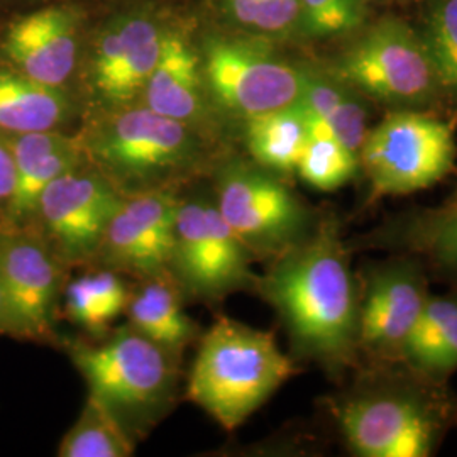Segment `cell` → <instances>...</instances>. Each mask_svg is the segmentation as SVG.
<instances>
[{
    "instance_id": "obj_8",
    "label": "cell",
    "mask_w": 457,
    "mask_h": 457,
    "mask_svg": "<svg viewBox=\"0 0 457 457\" xmlns=\"http://www.w3.org/2000/svg\"><path fill=\"white\" fill-rule=\"evenodd\" d=\"M253 262L213 198L181 196L170 277L183 296L212 303L241 290L254 292L258 275L253 271Z\"/></svg>"
},
{
    "instance_id": "obj_2",
    "label": "cell",
    "mask_w": 457,
    "mask_h": 457,
    "mask_svg": "<svg viewBox=\"0 0 457 457\" xmlns=\"http://www.w3.org/2000/svg\"><path fill=\"white\" fill-rule=\"evenodd\" d=\"M327 398L347 451L360 457H430L457 427V395L407 361L362 362Z\"/></svg>"
},
{
    "instance_id": "obj_9",
    "label": "cell",
    "mask_w": 457,
    "mask_h": 457,
    "mask_svg": "<svg viewBox=\"0 0 457 457\" xmlns=\"http://www.w3.org/2000/svg\"><path fill=\"white\" fill-rule=\"evenodd\" d=\"M356 278L360 364L403 360L410 334L430 295L424 262L411 254L390 253L364 262Z\"/></svg>"
},
{
    "instance_id": "obj_4",
    "label": "cell",
    "mask_w": 457,
    "mask_h": 457,
    "mask_svg": "<svg viewBox=\"0 0 457 457\" xmlns=\"http://www.w3.org/2000/svg\"><path fill=\"white\" fill-rule=\"evenodd\" d=\"M79 139L85 162L124 196L180 190L204 162L196 131L145 104L107 111Z\"/></svg>"
},
{
    "instance_id": "obj_12",
    "label": "cell",
    "mask_w": 457,
    "mask_h": 457,
    "mask_svg": "<svg viewBox=\"0 0 457 457\" xmlns=\"http://www.w3.org/2000/svg\"><path fill=\"white\" fill-rule=\"evenodd\" d=\"M122 198L111 181L85 162L49 183L31 228L68 270L92 264Z\"/></svg>"
},
{
    "instance_id": "obj_16",
    "label": "cell",
    "mask_w": 457,
    "mask_h": 457,
    "mask_svg": "<svg viewBox=\"0 0 457 457\" xmlns=\"http://www.w3.org/2000/svg\"><path fill=\"white\" fill-rule=\"evenodd\" d=\"M347 245L351 251L411 254L424 262L428 275L457 285V195L437 207L393 213Z\"/></svg>"
},
{
    "instance_id": "obj_23",
    "label": "cell",
    "mask_w": 457,
    "mask_h": 457,
    "mask_svg": "<svg viewBox=\"0 0 457 457\" xmlns=\"http://www.w3.org/2000/svg\"><path fill=\"white\" fill-rule=\"evenodd\" d=\"M403 361L442 381H449L456 373L457 290L428 295L405 345Z\"/></svg>"
},
{
    "instance_id": "obj_13",
    "label": "cell",
    "mask_w": 457,
    "mask_h": 457,
    "mask_svg": "<svg viewBox=\"0 0 457 457\" xmlns=\"http://www.w3.org/2000/svg\"><path fill=\"white\" fill-rule=\"evenodd\" d=\"M202 71L215 105L243 120L296 104L305 79L266 51L228 39L207 43Z\"/></svg>"
},
{
    "instance_id": "obj_5",
    "label": "cell",
    "mask_w": 457,
    "mask_h": 457,
    "mask_svg": "<svg viewBox=\"0 0 457 457\" xmlns=\"http://www.w3.org/2000/svg\"><path fill=\"white\" fill-rule=\"evenodd\" d=\"M66 353L97 396L137 439L171 407L179 361L134 327L111 330L100 343L66 341Z\"/></svg>"
},
{
    "instance_id": "obj_14",
    "label": "cell",
    "mask_w": 457,
    "mask_h": 457,
    "mask_svg": "<svg viewBox=\"0 0 457 457\" xmlns=\"http://www.w3.org/2000/svg\"><path fill=\"white\" fill-rule=\"evenodd\" d=\"M180 190L166 188L124 196L98 245L92 266L120 275H170Z\"/></svg>"
},
{
    "instance_id": "obj_7",
    "label": "cell",
    "mask_w": 457,
    "mask_h": 457,
    "mask_svg": "<svg viewBox=\"0 0 457 457\" xmlns=\"http://www.w3.org/2000/svg\"><path fill=\"white\" fill-rule=\"evenodd\" d=\"M454 158V132L447 122L420 111H393L366 134L360 168L376 200L434 187L453 170Z\"/></svg>"
},
{
    "instance_id": "obj_1",
    "label": "cell",
    "mask_w": 457,
    "mask_h": 457,
    "mask_svg": "<svg viewBox=\"0 0 457 457\" xmlns=\"http://www.w3.org/2000/svg\"><path fill=\"white\" fill-rule=\"evenodd\" d=\"M351 247L334 212L320 213L311 234L268 262L254 294L277 312L292 358L343 383L360 366V290Z\"/></svg>"
},
{
    "instance_id": "obj_31",
    "label": "cell",
    "mask_w": 457,
    "mask_h": 457,
    "mask_svg": "<svg viewBox=\"0 0 457 457\" xmlns=\"http://www.w3.org/2000/svg\"><path fill=\"white\" fill-rule=\"evenodd\" d=\"M16 185V164L5 136L0 132V219L5 212Z\"/></svg>"
},
{
    "instance_id": "obj_30",
    "label": "cell",
    "mask_w": 457,
    "mask_h": 457,
    "mask_svg": "<svg viewBox=\"0 0 457 457\" xmlns=\"http://www.w3.org/2000/svg\"><path fill=\"white\" fill-rule=\"evenodd\" d=\"M312 33L339 34L353 29L360 22L358 0H300Z\"/></svg>"
},
{
    "instance_id": "obj_17",
    "label": "cell",
    "mask_w": 457,
    "mask_h": 457,
    "mask_svg": "<svg viewBox=\"0 0 457 457\" xmlns=\"http://www.w3.org/2000/svg\"><path fill=\"white\" fill-rule=\"evenodd\" d=\"M4 136L16 164V185L0 226L29 228L49 183L85 163L82 143L60 129Z\"/></svg>"
},
{
    "instance_id": "obj_22",
    "label": "cell",
    "mask_w": 457,
    "mask_h": 457,
    "mask_svg": "<svg viewBox=\"0 0 457 457\" xmlns=\"http://www.w3.org/2000/svg\"><path fill=\"white\" fill-rule=\"evenodd\" d=\"M73 112L63 87L37 82L21 71H0V132L56 131Z\"/></svg>"
},
{
    "instance_id": "obj_25",
    "label": "cell",
    "mask_w": 457,
    "mask_h": 457,
    "mask_svg": "<svg viewBox=\"0 0 457 457\" xmlns=\"http://www.w3.org/2000/svg\"><path fill=\"white\" fill-rule=\"evenodd\" d=\"M245 146L254 163L279 177L296 173V164L311 139L309 126L298 102L251 117L245 120Z\"/></svg>"
},
{
    "instance_id": "obj_24",
    "label": "cell",
    "mask_w": 457,
    "mask_h": 457,
    "mask_svg": "<svg viewBox=\"0 0 457 457\" xmlns=\"http://www.w3.org/2000/svg\"><path fill=\"white\" fill-rule=\"evenodd\" d=\"M129 298L131 290L120 273L96 266V270L66 283L62 303L71 324L100 339L126 313Z\"/></svg>"
},
{
    "instance_id": "obj_6",
    "label": "cell",
    "mask_w": 457,
    "mask_h": 457,
    "mask_svg": "<svg viewBox=\"0 0 457 457\" xmlns=\"http://www.w3.org/2000/svg\"><path fill=\"white\" fill-rule=\"evenodd\" d=\"M213 202L254 262H273L303 241L320 215L283 177L254 162L222 164L215 175Z\"/></svg>"
},
{
    "instance_id": "obj_11",
    "label": "cell",
    "mask_w": 457,
    "mask_h": 457,
    "mask_svg": "<svg viewBox=\"0 0 457 457\" xmlns=\"http://www.w3.org/2000/svg\"><path fill=\"white\" fill-rule=\"evenodd\" d=\"M66 273L36 228L0 226V288L11 336L34 343L56 337Z\"/></svg>"
},
{
    "instance_id": "obj_10",
    "label": "cell",
    "mask_w": 457,
    "mask_h": 457,
    "mask_svg": "<svg viewBox=\"0 0 457 457\" xmlns=\"http://www.w3.org/2000/svg\"><path fill=\"white\" fill-rule=\"evenodd\" d=\"M334 77L396 111H417L441 94L424 45L398 22H383L344 53Z\"/></svg>"
},
{
    "instance_id": "obj_27",
    "label": "cell",
    "mask_w": 457,
    "mask_h": 457,
    "mask_svg": "<svg viewBox=\"0 0 457 457\" xmlns=\"http://www.w3.org/2000/svg\"><path fill=\"white\" fill-rule=\"evenodd\" d=\"M360 170V156L328 136L311 137L296 164L298 177L319 192L343 188Z\"/></svg>"
},
{
    "instance_id": "obj_21",
    "label": "cell",
    "mask_w": 457,
    "mask_h": 457,
    "mask_svg": "<svg viewBox=\"0 0 457 457\" xmlns=\"http://www.w3.org/2000/svg\"><path fill=\"white\" fill-rule=\"evenodd\" d=\"M358 96L336 77L305 71L298 105L305 115L311 137H334L360 156L368 134V114Z\"/></svg>"
},
{
    "instance_id": "obj_32",
    "label": "cell",
    "mask_w": 457,
    "mask_h": 457,
    "mask_svg": "<svg viewBox=\"0 0 457 457\" xmlns=\"http://www.w3.org/2000/svg\"><path fill=\"white\" fill-rule=\"evenodd\" d=\"M0 334H9L11 336V324H9V315H7V309H5L2 288H0Z\"/></svg>"
},
{
    "instance_id": "obj_19",
    "label": "cell",
    "mask_w": 457,
    "mask_h": 457,
    "mask_svg": "<svg viewBox=\"0 0 457 457\" xmlns=\"http://www.w3.org/2000/svg\"><path fill=\"white\" fill-rule=\"evenodd\" d=\"M207 96L202 63L194 48L180 34H163L158 63L143 92L145 105L196 131L204 128L209 112Z\"/></svg>"
},
{
    "instance_id": "obj_26",
    "label": "cell",
    "mask_w": 457,
    "mask_h": 457,
    "mask_svg": "<svg viewBox=\"0 0 457 457\" xmlns=\"http://www.w3.org/2000/svg\"><path fill=\"white\" fill-rule=\"evenodd\" d=\"M136 437L120 419L97 396L88 393L79 420L60 442L62 457H129Z\"/></svg>"
},
{
    "instance_id": "obj_28",
    "label": "cell",
    "mask_w": 457,
    "mask_h": 457,
    "mask_svg": "<svg viewBox=\"0 0 457 457\" xmlns=\"http://www.w3.org/2000/svg\"><path fill=\"white\" fill-rule=\"evenodd\" d=\"M422 45L442 92L457 98V0H444L432 11Z\"/></svg>"
},
{
    "instance_id": "obj_3",
    "label": "cell",
    "mask_w": 457,
    "mask_h": 457,
    "mask_svg": "<svg viewBox=\"0 0 457 457\" xmlns=\"http://www.w3.org/2000/svg\"><path fill=\"white\" fill-rule=\"evenodd\" d=\"M298 370L275 334L220 317L198 341L187 398L226 430H236Z\"/></svg>"
},
{
    "instance_id": "obj_15",
    "label": "cell",
    "mask_w": 457,
    "mask_h": 457,
    "mask_svg": "<svg viewBox=\"0 0 457 457\" xmlns=\"http://www.w3.org/2000/svg\"><path fill=\"white\" fill-rule=\"evenodd\" d=\"M163 34L145 16L117 17L97 39L92 85L107 111L134 105L162 53Z\"/></svg>"
},
{
    "instance_id": "obj_20",
    "label": "cell",
    "mask_w": 457,
    "mask_h": 457,
    "mask_svg": "<svg viewBox=\"0 0 457 457\" xmlns=\"http://www.w3.org/2000/svg\"><path fill=\"white\" fill-rule=\"evenodd\" d=\"M126 315L129 326L179 362L185 349L198 337V326L183 311V294L170 275L141 279L131 292Z\"/></svg>"
},
{
    "instance_id": "obj_18",
    "label": "cell",
    "mask_w": 457,
    "mask_h": 457,
    "mask_svg": "<svg viewBox=\"0 0 457 457\" xmlns=\"http://www.w3.org/2000/svg\"><path fill=\"white\" fill-rule=\"evenodd\" d=\"M4 48L21 73L63 87L79 56L77 14L68 7H46L21 17L9 28Z\"/></svg>"
},
{
    "instance_id": "obj_29",
    "label": "cell",
    "mask_w": 457,
    "mask_h": 457,
    "mask_svg": "<svg viewBox=\"0 0 457 457\" xmlns=\"http://www.w3.org/2000/svg\"><path fill=\"white\" fill-rule=\"evenodd\" d=\"M232 17L262 33H281L302 14L300 0H228Z\"/></svg>"
}]
</instances>
